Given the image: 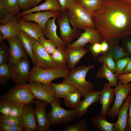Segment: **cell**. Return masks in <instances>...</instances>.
Instances as JSON below:
<instances>
[{
	"label": "cell",
	"instance_id": "cell-1",
	"mask_svg": "<svg viewBox=\"0 0 131 131\" xmlns=\"http://www.w3.org/2000/svg\"><path fill=\"white\" fill-rule=\"evenodd\" d=\"M90 12L103 40L131 36V5L125 0H103L98 10Z\"/></svg>",
	"mask_w": 131,
	"mask_h": 131
},
{
	"label": "cell",
	"instance_id": "cell-2",
	"mask_svg": "<svg viewBox=\"0 0 131 131\" xmlns=\"http://www.w3.org/2000/svg\"><path fill=\"white\" fill-rule=\"evenodd\" d=\"M94 65L78 66L70 70L68 75L64 78L62 82L68 83L76 88L84 98L89 92L93 90L94 85L87 81L86 77L88 72L95 68Z\"/></svg>",
	"mask_w": 131,
	"mask_h": 131
},
{
	"label": "cell",
	"instance_id": "cell-3",
	"mask_svg": "<svg viewBox=\"0 0 131 131\" xmlns=\"http://www.w3.org/2000/svg\"><path fill=\"white\" fill-rule=\"evenodd\" d=\"M70 71L66 65H58L54 67L49 69L34 66L30 72L27 81L29 83L39 82L50 85L55 79L66 77Z\"/></svg>",
	"mask_w": 131,
	"mask_h": 131
},
{
	"label": "cell",
	"instance_id": "cell-4",
	"mask_svg": "<svg viewBox=\"0 0 131 131\" xmlns=\"http://www.w3.org/2000/svg\"><path fill=\"white\" fill-rule=\"evenodd\" d=\"M70 22L73 29L84 30L95 27L92 15L77 0L67 8Z\"/></svg>",
	"mask_w": 131,
	"mask_h": 131
},
{
	"label": "cell",
	"instance_id": "cell-5",
	"mask_svg": "<svg viewBox=\"0 0 131 131\" xmlns=\"http://www.w3.org/2000/svg\"><path fill=\"white\" fill-rule=\"evenodd\" d=\"M37 99L30 91L28 84L25 83L16 86L9 89L0 97V101L9 104L11 106L19 104L34 103Z\"/></svg>",
	"mask_w": 131,
	"mask_h": 131
},
{
	"label": "cell",
	"instance_id": "cell-6",
	"mask_svg": "<svg viewBox=\"0 0 131 131\" xmlns=\"http://www.w3.org/2000/svg\"><path fill=\"white\" fill-rule=\"evenodd\" d=\"M50 105L51 110L47 113L50 125L66 124L78 117L76 110H68L62 108L61 102L58 98H55Z\"/></svg>",
	"mask_w": 131,
	"mask_h": 131
},
{
	"label": "cell",
	"instance_id": "cell-7",
	"mask_svg": "<svg viewBox=\"0 0 131 131\" xmlns=\"http://www.w3.org/2000/svg\"><path fill=\"white\" fill-rule=\"evenodd\" d=\"M9 66L11 79L16 85L26 83L30 73L29 62L27 57L22 58L16 64Z\"/></svg>",
	"mask_w": 131,
	"mask_h": 131
},
{
	"label": "cell",
	"instance_id": "cell-8",
	"mask_svg": "<svg viewBox=\"0 0 131 131\" xmlns=\"http://www.w3.org/2000/svg\"><path fill=\"white\" fill-rule=\"evenodd\" d=\"M115 99L113 106L109 108L107 115L114 119L118 116L119 109L131 92V83L121 85L118 84L114 89Z\"/></svg>",
	"mask_w": 131,
	"mask_h": 131
},
{
	"label": "cell",
	"instance_id": "cell-9",
	"mask_svg": "<svg viewBox=\"0 0 131 131\" xmlns=\"http://www.w3.org/2000/svg\"><path fill=\"white\" fill-rule=\"evenodd\" d=\"M33 51L35 66L44 69L54 67L58 65L52 59L51 54L37 41L34 44Z\"/></svg>",
	"mask_w": 131,
	"mask_h": 131
},
{
	"label": "cell",
	"instance_id": "cell-10",
	"mask_svg": "<svg viewBox=\"0 0 131 131\" xmlns=\"http://www.w3.org/2000/svg\"><path fill=\"white\" fill-rule=\"evenodd\" d=\"M28 84L30 91L37 99L50 104L55 99L54 91L50 85L37 82Z\"/></svg>",
	"mask_w": 131,
	"mask_h": 131
},
{
	"label": "cell",
	"instance_id": "cell-11",
	"mask_svg": "<svg viewBox=\"0 0 131 131\" xmlns=\"http://www.w3.org/2000/svg\"><path fill=\"white\" fill-rule=\"evenodd\" d=\"M85 31L75 41L67 47L69 48L74 47L84 48L86 44L90 43L92 45L97 42L101 43L103 40L102 36L95 27H90L84 29Z\"/></svg>",
	"mask_w": 131,
	"mask_h": 131
},
{
	"label": "cell",
	"instance_id": "cell-12",
	"mask_svg": "<svg viewBox=\"0 0 131 131\" xmlns=\"http://www.w3.org/2000/svg\"><path fill=\"white\" fill-rule=\"evenodd\" d=\"M7 40L9 46V65L15 64L22 58L27 57L28 54L17 36Z\"/></svg>",
	"mask_w": 131,
	"mask_h": 131
},
{
	"label": "cell",
	"instance_id": "cell-13",
	"mask_svg": "<svg viewBox=\"0 0 131 131\" xmlns=\"http://www.w3.org/2000/svg\"><path fill=\"white\" fill-rule=\"evenodd\" d=\"M40 99H36L34 103L35 107L34 109L35 116L37 123L38 130L39 131H50L49 129L50 126L48 114L45 112V108L48 103Z\"/></svg>",
	"mask_w": 131,
	"mask_h": 131
},
{
	"label": "cell",
	"instance_id": "cell-14",
	"mask_svg": "<svg viewBox=\"0 0 131 131\" xmlns=\"http://www.w3.org/2000/svg\"><path fill=\"white\" fill-rule=\"evenodd\" d=\"M70 22L68 16L66 15L63 16L58 22L60 38L67 47L71 44L74 39L79 37V34L77 30L71 28Z\"/></svg>",
	"mask_w": 131,
	"mask_h": 131
},
{
	"label": "cell",
	"instance_id": "cell-15",
	"mask_svg": "<svg viewBox=\"0 0 131 131\" xmlns=\"http://www.w3.org/2000/svg\"><path fill=\"white\" fill-rule=\"evenodd\" d=\"M59 12L50 10L43 12L37 11L35 13H31L24 15L20 17L27 21H32L38 23L40 27L45 30L46 24L50 18L57 17Z\"/></svg>",
	"mask_w": 131,
	"mask_h": 131
},
{
	"label": "cell",
	"instance_id": "cell-16",
	"mask_svg": "<svg viewBox=\"0 0 131 131\" xmlns=\"http://www.w3.org/2000/svg\"><path fill=\"white\" fill-rule=\"evenodd\" d=\"M21 30L38 41L41 36L45 35V30L35 22L25 20L20 17L16 18Z\"/></svg>",
	"mask_w": 131,
	"mask_h": 131
},
{
	"label": "cell",
	"instance_id": "cell-17",
	"mask_svg": "<svg viewBox=\"0 0 131 131\" xmlns=\"http://www.w3.org/2000/svg\"><path fill=\"white\" fill-rule=\"evenodd\" d=\"M114 90L108 83H105L100 91L99 101L102 107L99 116L106 117L110 105L113 102Z\"/></svg>",
	"mask_w": 131,
	"mask_h": 131
},
{
	"label": "cell",
	"instance_id": "cell-18",
	"mask_svg": "<svg viewBox=\"0 0 131 131\" xmlns=\"http://www.w3.org/2000/svg\"><path fill=\"white\" fill-rule=\"evenodd\" d=\"M32 103L25 105L21 117L24 130L26 131H34L38 129Z\"/></svg>",
	"mask_w": 131,
	"mask_h": 131
},
{
	"label": "cell",
	"instance_id": "cell-19",
	"mask_svg": "<svg viewBox=\"0 0 131 131\" xmlns=\"http://www.w3.org/2000/svg\"><path fill=\"white\" fill-rule=\"evenodd\" d=\"M57 17H53L51 19H49L47 22L45 28V36L54 44L57 47L65 49L66 48L64 42L57 33V26L55 21Z\"/></svg>",
	"mask_w": 131,
	"mask_h": 131
},
{
	"label": "cell",
	"instance_id": "cell-20",
	"mask_svg": "<svg viewBox=\"0 0 131 131\" xmlns=\"http://www.w3.org/2000/svg\"><path fill=\"white\" fill-rule=\"evenodd\" d=\"M67 57V66L71 70L74 68L76 64L88 52L84 48L74 47L65 49Z\"/></svg>",
	"mask_w": 131,
	"mask_h": 131
},
{
	"label": "cell",
	"instance_id": "cell-21",
	"mask_svg": "<svg viewBox=\"0 0 131 131\" xmlns=\"http://www.w3.org/2000/svg\"><path fill=\"white\" fill-rule=\"evenodd\" d=\"M130 99V95L119 109L118 113V119L114 123V131H125L128 115L129 104Z\"/></svg>",
	"mask_w": 131,
	"mask_h": 131
},
{
	"label": "cell",
	"instance_id": "cell-22",
	"mask_svg": "<svg viewBox=\"0 0 131 131\" xmlns=\"http://www.w3.org/2000/svg\"><path fill=\"white\" fill-rule=\"evenodd\" d=\"M21 31L15 16L6 24L0 25V32L4 40L18 36Z\"/></svg>",
	"mask_w": 131,
	"mask_h": 131
},
{
	"label": "cell",
	"instance_id": "cell-23",
	"mask_svg": "<svg viewBox=\"0 0 131 131\" xmlns=\"http://www.w3.org/2000/svg\"><path fill=\"white\" fill-rule=\"evenodd\" d=\"M43 3L28 10L23 11L15 16L16 18L20 17L25 14L41 11L50 10L60 12L61 6L59 0H45Z\"/></svg>",
	"mask_w": 131,
	"mask_h": 131
},
{
	"label": "cell",
	"instance_id": "cell-24",
	"mask_svg": "<svg viewBox=\"0 0 131 131\" xmlns=\"http://www.w3.org/2000/svg\"><path fill=\"white\" fill-rule=\"evenodd\" d=\"M100 92L99 90H93L86 95L78 107L75 110L78 117L85 115L89 107L93 103L99 101Z\"/></svg>",
	"mask_w": 131,
	"mask_h": 131
},
{
	"label": "cell",
	"instance_id": "cell-25",
	"mask_svg": "<svg viewBox=\"0 0 131 131\" xmlns=\"http://www.w3.org/2000/svg\"><path fill=\"white\" fill-rule=\"evenodd\" d=\"M108 41L109 44L108 49L102 55H111L115 62L120 58L130 56L122 47L119 45L117 41L112 39H109Z\"/></svg>",
	"mask_w": 131,
	"mask_h": 131
},
{
	"label": "cell",
	"instance_id": "cell-26",
	"mask_svg": "<svg viewBox=\"0 0 131 131\" xmlns=\"http://www.w3.org/2000/svg\"><path fill=\"white\" fill-rule=\"evenodd\" d=\"M17 36L21 41L25 49L30 57L34 66H35L33 47L34 44L37 40L21 30Z\"/></svg>",
	"mask_w": 131,
	"mask_h": 131
},
{
	"label": "cell",
	"instance_id": "cell-27",
	"mask_svg": "<svg viewBox=\"0 0 131 131\" xmlns=\"http://www.w3.org/2000/svg\"><path fill=\"white\" fill-rule=\"evenodd\" d=\"M50 85L54 91L55 98H64L70 93L76 89L70 84L63 82L58 84L51 82Z\"/></svg>",
	"mask_w": 131,
	"mask_h": 131
},
{
	"label": "cell",
	"instance_id": "cell-28",
	"mask_svg": "<svg viewBox=\"0 0 131 131\" xmlns=\"http://www.w3.org/2000/svg\"><path fill=\"white\" fill-rule=\"evenodd\" d=\"M96 77L99 79H106L108 81V83L111 87L116 86L118 83L117 77L115 74L103 64L97 71Z\"/></svg>",
	"mask_w": 131,
	"mask_h": 131
},
{
	"label": "cell",
	"instance_id": "cell-29",
	"mask_svg": "<svg viewBox=\"0 0 131 131\" xmlns=\"http://www.w3.org/2000/svg\"><path fill=\"white\" fill-rule=\"evenodd\" d=\"M93 126L100 131H114V123L108 122L106 117L99 115L91 118Z\"/></svg>",
	"mask_w": 131,
	"mask_h": 131
},
{
	"label": "cell",
	"instance_id": "cell-30",
	"mask_svg": "<svg viewBox=\"0 0 131 131\" xmlns=\"http://www.w3.org/2000/svg\"><path fill=\"white\" fill-rule=\"evenodd\" d=\"M81 94L76 89L73 91L64 98L65 106L76 109L81 103Z\"/></svg>",
	"mask_w": 131,
	"mask_h": 131
},
{
	"label": "cell",
	"instance_id": "cell-31",
	"mask_svg": "<svg viewBox=\"0 0 131 131\" xmlns=\"http://www.w3.org/2000/svg\"><path fill=\"white\" fill-rule=\"evenodd\" d=\"M0 5L7 11L15 15L19 14L21 9L19 0H0Z\"/></svg>",
	"mask_w": 131,
	"mask_h": 131
},
{
	"label": "cell",
	"instance_id": "cell-32",
	"mask_svg": "<svg viewBox=\"0 0 131 131\" xmlns=\"http://www.w3.org/2000/svg\"><path fill=\"white\" fill-rule=\"evenodd\" d=\"M84 8L90 12H95L100 8L103 0H77Z\"/></svg>",
	"mask_w": 131,
	"mask_h": 131
},
{
	"label": "cell",
	"instance_id": "cell-33",
	"mask_svg": "<svg viewBox=\"0 0 131 131\" xmlns=\"http://www.w3.org/2000/svg\"><path fill=\"white\" fill-rule=\"evenodd\" d=\"M66 49L57 48L51 55L53 60L58 65H66L67 63Z\"/></svg>",
	"mask_w": 131,
	"mask_h": 131
},
{
	"label": "cell",
	"instance_id": "cell-34",
	"mask_svg": "<svg viewBox=\"0 0 131 131\" xmlns=\"http://www.w3.org/2000/svg\"><path fill=\"white\" fill-rule=\"evenodd\" d=\"M0 122L6 125L23 127L21 117H15L9 115L6 116L1 114L0 115Z\"/></svg>",
	"mask_w": 131,
	"mask_h": 131
},
{
	"label": "cell",
	"instance_id": "cell-35",
	"mask_svg": "<svg viewBox=\"0 0 131 131\" xmlns=\"http://www.w3.org/2000/svg\"><path fill=\"white\" fill-rule=\"evenodd\" d=\"M10 79H11V76L8 64L0 65V85H6Z\"/></svg>",
	"mask_w": 131,
	"mask_h": 131
},
{
	"label": "cell",
	"instance_id": "cell-36",
	"mask_svg": "<svg viewBox=\"0 0 131 131\" xmlns=\"http://www.w3.org/2000/svg\"><path fill=\"white\" fill-rule=\"evenodd\" d=\"M61 131H89L87 124L84 120H80L74 124L68 126Z\"/></svg>",
	"mask_w": 131,
	"mask_h": 131
},
{
	"label": "cell",
	"instance_id": "cell-37",
	"mask_svg": "<svg viewBox=\"0 0 131 131\" xmlns=\"http://www.w3.org/2000/svg\"><path fill=\"white\" fill-rule=\"evenodd\" d=\"M131 57H127L120 58L115 62V73L117 77L123 74L124 70Z\"/></svg>",
	"mask_w": 131,
	"mask_h": 131
},
{
	"label": "cell",
	"instance_id": "cell-38",
	"mask_svg": "<svg viewBox=\"0 0 131 131\" xmlns=\"http://www.w3.org/2000/svg\"><path fill=\"white\" fill-rule=\"evenodd\" d=\"M98 61L110 69L114 73L115 72V62L111 55H102L97 58Z\"/></svg>",
	"mask_w": 131,
	"mask_h": 131
},
{
	"label": "cell",
	"instance_id": "cell-39",
	"mask_svg": "<svg viewBox=\"0 0 131 131\" xmlns=\"http://www.w3.org/2000/svg\"><path fill=\"white\" fill-rule=\"evenodd\" d=\"M9 56L8 48L2 42L0 44V65L9 63Z\"/></svg>",
	"mask_w": 131,
	"mask_h": 131
},
{
	"label": "cell",
	"instance_id": "cell-40",
	"mask_svg": "<svg viewBox=\"0 0 131 131\" xmlns=\"http://www.w3.org/2000/svg\"><path fill=\"white\" fill-rule=\"evenodd\" d=\"M37 41L50 54L56 49V47L51 41L46 39L44 36L41 37Z\"/></svg>",
	"mask_w": 131,
	"mask_h": 131
},
{
	"label": "cell",
	"instance_id": "cell-41",
	"mask_svg": "<svg viewBox=\"0 0 131 131\" xmlns=\"http://www.w3.org/2000/svg\"><path fill=\"white\" fill-rule=\"evenodd\" d=\"M14 16L15 15L7 11L0 5V23L1 25L8 23Z\"/></svg>",
	"mask_w": 131,
	"mask_h": 131
},
{
	"label": "cell",
	"instance_id": "cell-42",
	"mask_svg": "<svg viewBox=\"0 0 131 131\" xmlns=\"http://www.w3.org/2000/svg\"><path fill=\"white\" fill-rule=\"evenodd\" d=\"M25 105L24 104H19L12 106L9 115L15 117H21Z\"/></svg>",
	"mask_w": 131,
	"mask_h": 131
},
{
	"label": "cell",
	"instance_id": "cell-43",
	"mask_svg": "<svg viewBox=\"0 0 131 131\" xmlns=\"http://www.w3.org/2000/svg\"><path fill=\"white\" fill-rule=\"evenodd\" d=\"M19 3L21 9L25 11L35 6V0H19Z\"/></svg>",
	"mask_w": 131,
	"mask_h": 131
},
{
	"label": "cell",
	"instance_id": "cell-44",
	"mask_svg": "<svg viewBox=\"0 0 131 131\" xmlns=\"http://www.w3.org/2000/svg\"><path fill=\"white\" fill-rule=\"evenodd\" d=\"M88 48L94 57L96 58L101 53L100 43L97 42L89 46Z\"/></svg>",
	"mask_w": 131,
	"mask_h": 131
},
{
	"label": "cell",
	"instance_id": "cell-45",
	"mask_svg": "<svg viewBox=\"0 0 131 131\" xmlns=\"http://www.w3.org/2000/svg\"><path fill=\"white\" fill-rule=\"evenodd\" d=\"M124 38L122 47L124 50L131 57V36H128Z\"/></svg>",
	"mask_w": 131,
	"mask_h": 131
},
{
	"label": "cell",
	"instance_id": "cell-46",
	"mask_svg": "<svg viewBox=\"0 0 131 131\" xmlns=\"http://www.w3.org/2000/svg\"><path fill=\"white\" fill-rule=\"evenodd\" d=\"M24 130L23 127L6 125L0 122V131H22Z\"/></svg>",
	"mask_w": 131,
	"mask_h": 131
},
{
	"label": "cell",
	"instance_id": "cell-47",
	"mask_svg": "<svg viewBox=\"0 0 131 131\" xmlns=\"http://www.w3.org/2000/svg\"><path fill=\"white\" fill-rule=\"evenodd\" d=\"M12 106L8 103L0 101V112L6 116L9 115L11 112Z\"/></svg>",
	"mask_w": 131,
	"mask_h": 131
},
{
	"label": "cell",
	"instance_id": "cell-48",
	"mask_svg": "<svg viewBox=\"0 0 131 131\" xmlns=\"http://www.w3.org/2000/svg\"><path fill=\"white\" fill-rule=\"evenodd\" d=\"M117 77L119 84L121 85L126 84L131 81V73L123 74Z\"/></svg>",
	"mask_w": 131,
	"mask_h": 131
},
{
	"label": "cell",
	"instance_id": "cell-49",
	"mask_svg": "<svg viewBox=\"0 0 131 131\" xmlns=\"http://www.w3.org/2000/svg\"><path fill=\"white\" fill-rule=\"evenodd\" d=\"M77 0H59L61 6V11L63 12Z\"/></svg>",
	"mask_w": 131,
	"mask_h": 131
},
{
	"label": "cell",
	"instance_id": "cell-50",
	"mask_svg": "<svg viewBox=\"0 0 131 131\" xmlns=\"http://www.w3.org/2000/svg\"><path fill=\"white\" fill-rule=\"evenodd\" d=\"M130 95L131 96V99L129 104V113L125 130L126 131H131V92L130 93Z\"/></svg>",
	"mask_w": 131,
	"mask_h": 131
},
{
	"label": "cell",
	"instance_id": "cell-51",
	"mask_svg": "<svg viewBox=\"0 0 131 131\" xmlns=\"http://www.w3.org/2000/svg\"><path fill=\"white\" fill-rule=\"evenodd\" d=\"M101 53L102 54L106 52L109 47V44L107 41L105 40H103L100 43Z\"/></svg>",
	"mask_w": 131,
	"mask_h": 131
},
{
	"label": "cell",
	"instance_id": "cell-52",
	"mask_svg": "<svg viewBox=\"0 0 131 131\" xmlns=\"http://www.w3.org/2000/svg\"><path fill=\"white\" fill-rule=\"evenodd\" d=\"M131 73V59L129 61L125 68L123 74Z\"/></svg>",
	"mask_w": 131,
	"mask_h": 131
},
{
	"label": "cell",
	"instance_id": "cell-53",
	"mask_svg": "<svg viewBox=\"0 0 131 131\" xmlns=\"http://www.w3.org/2000/svg\"><path fill=\"white\" fill-rule=\"evenodd\" d=\"M2 34L0 33V42L1 43L4 40L3 39L2 36L1 35Z\"/></svg>",
	"mask_w": 131,
	"mask_h": 131
},
{
	"label": "cell",
	"instance_id": "cell-54",
	"mask_svg": "<svg viewBox=\"0 0 131 131\" xmlns=\"http://www.w3.org/2000/svg\"><path fill=\"white\" fill-rule=\"evenodd\" d=\"M42 0H35L36 5L38 4Z\"/></svg>",
	"mask_w": 131,
	"mask_h": 131
},
{
	"label": "cell",
	"instance_id": "cell-55",
	"mask_svg": "<svg viewBox=\"0 0 131 131\" xmlns=\"http://www.w3.org/2000/svg\"><path fill=\"white\" fill-rule=\"evenodd\" d=\"M131 5V0H125Z\"/></svg>",
	"mask_w": 131,
	"mask_h": 131
}]
</instances>
